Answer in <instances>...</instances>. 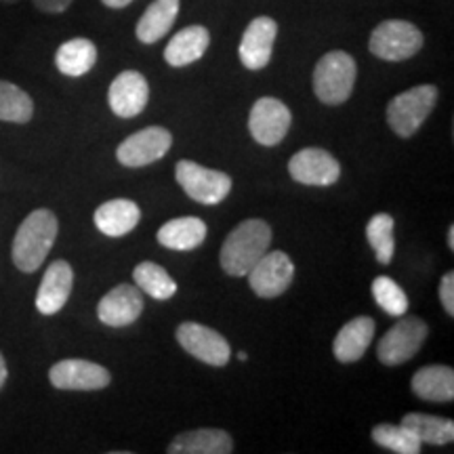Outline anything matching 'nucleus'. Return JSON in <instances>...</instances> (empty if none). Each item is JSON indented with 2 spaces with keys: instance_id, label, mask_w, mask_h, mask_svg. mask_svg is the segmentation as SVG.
Returning <instances> with one entry per match:
<instances>
[{
  "instance_id": "nucleus-3",
  "label": "nucleus",
  "mask_w": 454,
  "mask_h": 454,
  "mask_svg": "<svg viewBox=\"0 0 454 454\" xmlns=\"http://www.w3.org/2000/svg\"><path fill=\"white\" fill-rule=\"evenodd\" d=\"M357 76L356 59L345 51H331L314 70V93L326 106L345 104L354 93Z\"/></svg>"
},
{
  "instance_id": "nucleus-15",
  "label": "nucleus",
  "mask_w": 454,
  "mask_h": 454,
  "mask_svg": "<svg viewBox=\"0 0 454 454\" xmlns=\"http://www.w3.org/2000/svg\"><path fill=\"white\" fill-rule=\"evenodd\" d=\"M278 36V24L271 17H254L242 34L240 41V61L247 70H263L270 64L271 53H274V43Z\"/></svg>"
},
{
  "instance_id": "nucleus-24",
  "label": "nucleus",
  "mask_w": 454,
  "mask_h": 454,
  "mask_svg": "<svg viewBox=\"0 0 454 454\" xmlns=\"http://www.w3.org/2000/svg\"><path fill=\"white\" fill-rule=\"evenodd\" d=\"M179 0H154L137 21V38L144 44H154L167 36L179 15Z\"/></svg>"
},
{
  "instance_id": "nucleus-7",
  "label": "nucleus",
  "mask_w": 454,
  "mask_h": 454,
  "mask_svg": "<svg viewBox=\"0 0 454 454\" xmlns=\"http://www.w3.org/2000/svg\"><path fill=\"white\" fill-rule=\"evenodd\" d=\"M429 334V326L417 316H402L400 322H395L383 339L379 340L377 357L385 366H400L419 354L423 348L425 339Z\"/></svg>"
},
{
  "instance_id": "nucleus-19",
  "label": "nucleus",
  "mask_w": 454,
  "mask_h": 454,
  "mask_svg": "<svg viewBox=\"0 0 454 454\" xmlns=\"http://www.w3.org/2000/svg\"><path fill=\"white\" fill-rule=\"evenodd\" d=\"M231 450H234L231 435L215 427L184 431L167 448L168 454H230Z\"/></svg>"
},
{
  "instance_id": "nucleus-35",
  "label": "nucleus",
  "mask_w": 454,
  "mask_h": 454,
  "mask_svg": "<svg viewBox=\"0 0 454 454\" xmlns=\"http://www.w3.org/2000/svg\"><path fill=\"white\" fill-rule=\"evenodd\" d=\"M7 377H9L7 362H4V356L0 354V389H3V387H4V383H7Z\"/></svg>"
},
{
  "instance_id": "nucleus-4",
  "label": "nucleus",
  "mask_w": 454,
  "mask_h": 454,
  "mask_svg": "<svg viewBox=\"0 0 454 454\" xmlns=\"http://www.w3.org/2000/svg\"><path fill=\"white\" fill-rule=\"evenodd\" d=\"M438 101V89L434 84H419L395 95L387 106V122L397 137H412L423 127Z\"/></svg>"
},
{
  "instance_id": "nucleus-33",
  "label": "nucleus",
  "mask_w": 454,
  "mask_h": 454,
  "mask_svg": "<svg viewBox=\"0 0 454 454\" xmlns=\"http://www.w3.org/2000/svg\"><path fill=\"white\" fill-rule=\"evenodd\" d=\"M34 7L43 13H64L66 9H70V4L74 0H32Z\"/></svg>"
},
{
  "instance_id": "nucleus-29",
  "label": "nucleus",
  "mask_w": 454,
  "mask_h": 454,
  "mask_svg": "<svg viewBox=\"0 0 454 454\" xmlns=\"http://www.w3.org/2000/svg\"><path fill=\"white\" fill-rule=\"evenodd\" d=\"M394 230H395V221L387 213L374 215L366 225L368 244L372 247L374 257H377V261L381 265H389L391 259H394V253H395Z\"/></svg>"
},
{
  "instance_id": "nucleus-36",
  "label": "nucleus",
  "mask_w": 454,
  "mask_h": 454,
  "mask_svg": "<svg viewBox=\"0 0 454 454\" xmlns=\"http://www.w3.org/2000/svg\"><path fill=\"white\" fill-rule=\"evenodd\" d=\"M448 248L454 251V225L448 227Z\"/></svg>"
},
{
  "instance_id": "nucleus-21",
  "label": "nucleus",
  "mask_w": 454,
  "mask_h": 454,
  "mask_svg": "<svg viewBox=\"0 0 454 454\" xmlns=\"http://www.w3.org/2000/svg\"><path fill=\"white\" fill-rule=\"evenodd\" d=\"M95 225L101 234L110 238L127 236L135 230L141 219L139 207L129 198H116V200L104 202L95 211Z\"/></svg>"
},
{
  "instance_id": "nucleus-13",
  "label": "nucleus",
  "mask_w": 454,
  "mask_h": 454,
  "mask_svg": "<svg viewBox=\"0 0 454 454\" xmlns=\"http://www.w3.org/2000/svg\"><path fill=\"white\" fill-rule=\"evenodd\" d=\"M288 173L297 184L328 187L340 177V164L322 147H305L288 160Z\"/></svg>"
},
{
  "instance_id": "nucleus-37",
  "label": "nucleus",
  "mask_w": 454,
  "mask_h": 454,
  "mask_svg": "<svg viewBox=\"0 0 454 454\" xmlns=\"http://www.w3.org/2000/svg\"><path fill=\"white\" fill-rule=\"evenodd\" d=\"M238 360H240V362H247V360H248V354H247V351H238Z\"/></svg>"
},
{
  "instance_id": "nucleus-18",
  "label": "nucleus",
  "mask_w": 454,
  "mask_h": 454,
  "mask_svg": "<svg viewBox=\"0 0 454 454\" xmlns=\"http://www.w3.org/2000/svg\"><path fill=\"white\" fill-rule=\"evenodd\" d=\"M374 320L368 316L354 317L340 328L333 343V354L340 364H354L366 354L368 345L374 339Z\"/></svg>"
},
{
  "instance_id": "nucleus-5",
  "label": "nucleus",
  "mask_w": 454,
  "mask_h": 454,
  "mask_svg": "<svg viewBox=\"0 0 454 454\" xmlns=\"http://www.w3.org/2000/svg\"><path fill=\"white\" fill-rule=\"evenodd\" d=\"M423 32L411 21L387 20L374 27L368 49L383 61H406L423 49Z\"/></svg>"
},
{
  "instance_id": "nucleus-2",
  "label": "nucleus",
  "mask_w": 454,
  "mask_h": 454,
  "mask_svg": "<svg viewBox=\"0 0 454 454\" xmlns=\"http://www.w3.org/2000/svg\"><path fill=\"white\" fill-rule=\"evenodd\" d=\"M271 227L261 219H247L236 225L221 247V268L227 276L244 278L270 251Z\"/></svg>"
},
{
  "instance_id": "nucleus-34",
  "label": "nucleus",
  "mask_w": 454,
  "mask_h": 454,
  "mask_svg": "<svg viewBox=\"0 0 454 454\" xmlns=\"http://www.w3.org/2000/svg\"><path fill=\"white\" fill-rule=\"evenodd\" d=\"M101 3H104L106 7H110V9H124V7H129L133 0H101Z\"/></svg>"
},
{
  "instance_id": "nucleus-22",
  "label": "nucleus",
  "mask_w": 454,
  "mask_h": 454,
  "mask_svg": "<svg viewBox=\"0 0 454 454\" xmlns=\"http://www.w3.org/2000/svg\"><path fill=\"white\" fill-rule=\"evenodd\" d=\"M156 238L170 251H194L207 238V223L198 217L170 219L158 230Z\"/></svg>"
},
{
  "instance_id": "nucleus-11",
  "label": "nucleus",
  "mask_w": 454,
  "mask_h": 454,
  "mask_svg": "<svg viewBox=\"0 0 454 454\" xmlns=\"http://www.w3.org/2000/svg\"><path fill=\"white\" fill-rule=\"evenodd\" d=\"M179 345L187 354L194 356L196 360L211 366H225L230 362L231 349L223 334H219L215 328L202 326L198 322H184L175 333Z\"/></svg>"
},
{
  "instance_id": "nucleus-6",
  "label": "nucleus",
  "mask_w": 454,
  "mask_h": 454,
  "mask_svg": "<svg viewBox=\"0 0 454 454\" xmlns=\"http://www.w3.org/2000/svg\"><path fill=\"white\" fill-rule=\"evenodd\" d=\"M175 179L192 200L215 207L221 204L231 192V177L221 170L202 167L194 160H179L175 167Z\"/></svg>"
},
{
  "instance_id": "nucleus-25",
  "label": "nucleus",
  "mask_w": 454,
  "mask_h": 454,
  "mask_svg": "<svg viewBox=\"0 0 454 454\" xmlns=\"http://www.w3.org/2000/svg\"><path fill=\"white\" fill-rule=\"evenodd\" d=\"M98 64V47L89 38H72L61 44L55 53V66L64 76L78 78L90 72Z\"/></svg>"
},
{
  "instance_id": "nucleus-23",
  "label": "nucleus",
  "mask_w": 454,
  "mask_h": 454,
  "mask_svg": "<svg viewBox=\"0 0 454 454\" xmlns=\"http://www.w3.org/2000/svg\"><path fill=\"white\" fill-rule=\"evenodd\" d=\"M411 387L425 402H452L454 400V371L450 366H423L414 372Z\"/></svg>"
},
{
  "instance_id": "nucleus-28",
  "label": "nucleus",
  "mask_w": 454,
  "mask_h": 454,
  "mask_svg": "<svg viewBox=\"0 0 454 454\" xmlns=\"http://www.w3.org/2000/svg\"><path fill=\"white\" fill-rule=\"evenodd\" d=\"M34 116V101L24 89L13 82L0 81V121L26 124Z\"/></svg>"
},
{
  "instance_id": "nucleus-30",
  "label": "nucleus",
  "mask_w": 454,
  "mask_h": 454,
  "mask_svg": "<svg viewBox=\"0 0 454 454\" xmlns=\"http://www.w3.org/2000/svg\"><path fill=\"white\" fill-rule=\"evenodd\" d=\"M372 442L377 446L385 448V450L397 452V454H419L423 450L421 440L406 429L404 425H389L381 423L372 427Z\"/></svg>"
},
{
  "instance_id": "nucleus-1",
  "label": "nucleus",
  "mask_w": 454,
  "mask_h": 454,
  "mask_svg": "<svg viewBox=\"0 0 454 454\" xmlns=\"http://www.w3.org/2000/svg\"><path fill=\"white\" fill-rule=\"evenodd\" d=\"M59 234V221L55 213L49 208H36L17 227L13 238V257L15 268L24 274H34L43 265V261L49 257L51 248Z\"/></svg>"
},
{
  "instance_id": "nucleus-26",
  "label": "nucleus",
  "mask_w": 454,
  "mask_h": 454,
  "mask_svg": "<svg viewBox=\"0 0 454 454\" xmlns=\"http://www.w3.org/2000/svg\"><path fill=\"white\" fill-rule=\"evenodd\" d=\"M406 429H411L421 444H434V446H446L454 440V423L450 419L434 417V414H421L411 412L402 419Z\"/></svg>"
},
{
  "instance_id": "nucleus-8",
  "label": "nucleus",
  "mask_w": 454,
  "mask_h": 454,
  "mask_svg": "<svg viewBox=\"0 0 454 454\" xmlns=\"http://www.w3.org/2000/svg\"><path fill=\"white\" fill-rule=\"evenodd\" d=\"M173 145V135L164 127H147L137 130L118 145L116 158L122 167L139 168L160 160Z\"/></svg>"
},
{
  "instance_id": "nucleus-14",
  "label": "nucleus",
  "mask_w": 454,
  "mask_h": 454,
  "mask_svg": "<svg viewBox=\"0 0 454 454\" xmlns=\"http://www.w3.org/2000/svg\"><path fill=\"white\" fill-rule=\"evenodd\" d=\"M150 99V87L145 76L137 70H124L114 78L107 90L110 110L121 118H135L145 110Z\"/></svg>"
},
{
  "instance_id": "nucleus-31",
  "label": "nucleus",
  "mask_w": 454,
  "mask_h": 454,
  "mask_svg": "<svg viewBox=\"0 0 454 454\" xmlns=\"http://www.w3.org/2000/svg\"><path fill=\"white\" fill-rule=\"evenodd\" d=\"M372 297L377 301V305L381 308L385 314L402 317L408 311V297L406 293L402 291V286L397 284L394 278L389 276H379L374 278L372 282Z\"/></svg>"
},
{
  "instance_id": "nucleus-9",
  "label": "nucleus",
  "mask_w": 454,
  "mask_h": 454,
  "mask_svg": "<svg viewBox=\"0 0 454 454\" xmlns=\"http://www.w3.org/2000/svg\"><path fill=\"white\" fill-rule=\"evenodd\" d=\"M248 284L261 299H276L288 291L294 278V263L286 253H265L248 271Z\"/></svg>"
},
{
  "instance_id": "nucleus-20",
  "label": "nucleus",
  "mask_w": 454,
  "mask_h": 454,
  "mask_svg": "<svg viewBox=\"0 0 454 454\" xmlns=\"http://www.w3.org/2000/svg\"><path fill=\"white\" fill-rule=\"evenodd\" d=\"M211 44V34L204 26H187L170 38V43L164 49V59L173 67H185L194 61L202 59Z\"/></svg>"
},
{
  "instance_id": "nucleus-12",
  "label": "nucleus",
  "mask_w": 454,
  "mask_h": 454,
  "mask_svg": "<svg viewBox=\"0 0 454 454\" xmlns=\"http://www.w3.org/2000/svg\"><path fill=\"white\" fill-rule=\"evenodd\" d=\"M49 381L61 391H99L112 383V374L98 362L61 360L51 366Z\"/></svg>"
},
{
  "instance_id": "nucleus-16",
  "label": "nucleus",
  "mask_w": 454,
  "mask_h": 454,
  "mask_svg": "<svg viewBox=\"0 0 454 454\" xmlns=\"http://www.w3.org/2000/svg\"><path fill=\"white\" fill-rule=\"evenodd\" d=\"M141 311H144V294L137 286H130V284L112 288L98 305L99 320L112 328L130 326L139 320Z\"/></svg>"
},
{
  "instance_id": "nucleus-10",
  "label": "nucleus",
  "mask_w": 454,
  "mask_h": 454,
  "mask_svg": "<svg viewBox=\"0 0 454 454\" xmlns=\"http://www.w3.org/2000/svg\"><path fill=\"white\" fill-rule=\"evenodd\" d=\"M293 124V114L280 99L261 98L254 101L251 116H248V130L257 144L271 147L286 137Z\"/></svg>"
},
{
  "instance_id": "nucleus-38",
  "label": "nucleus",
  "mask_w": 454,
  "mask_h": 454,
  "mask_svg": "<svg viewBox=\"0 0 454 454\" xmlns=\"http://www.w3.org/2000/svg\"><path fill=\"white\" fill-rule=\"evenodd\" d=\"M0 3H7V4H13V3H17V0H0Z\"/></svg>"
},
{
  "instance_id": "nucleus-27",
  "label": "nucleus",
  "mask_w": 454,
  "mask_h": 454,
  "mask_svg": "<svg viewBox=\"0 0 454 454\" xmlns=\"http://www.w3.org/2000/svg\"><path fill=\"white\" fill-rule=\"evenodd\" d=\"M133 280L141 293L150 294L156 301H167L177 294V282L168 276L162 265L152 263V261H144L135 268Z\"/></svg>"
},
{
  "instance_id": "nucleus-17",
  "label": "nucleus",
  "mask_w": 454,
  "mask_h": 454,
  "mask_svg": "<svg viewBox=\"0 0 454 454\" xmlns=\"http://www.w3.org/2000/svg\"><path fill=\"white\" fill-rule=\"evenodd\" d=\"M74 288V270L64 259H57L44 271L36 293V309L43 316H53L64 309Z\"/></svg>"
},
{
  "instance_id": "nucleus-32",
  "label": "nucleus",
  "mask_w": 454,
  "mask_h": 454,
  "mask_svg": "<svg viewBox=\"0 0 454 454\" xmlns=\"http://www.w3.org/2000/svg\"><path fill=\"white\" fill-rule=\"evenodd\" d=\"M440 301H442V308L446 309V314L454 317V274L452 271H446L444 278H442Z\"/></svg>"
}]
</instances>
